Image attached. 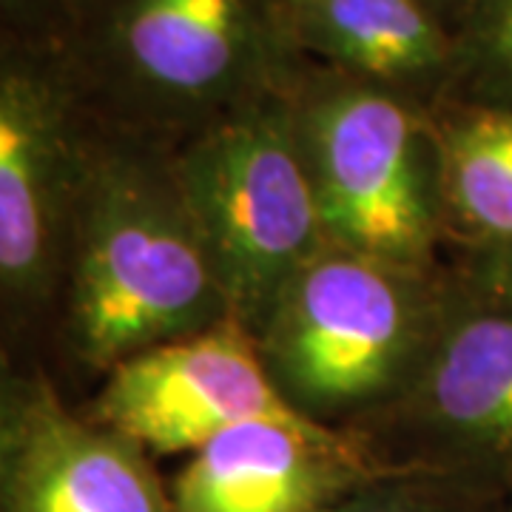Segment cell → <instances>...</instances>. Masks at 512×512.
I'll return each mask as SVG.
<instances>
[{"label": "cell", "mask_w": 512, "mask_h": 512, "mask_svg": "<svg viewBox=\"0 0 512 512\" xmlns=\"http://www.w3.org/2000/svg\"><path fill=\"white\" fill-rule=\"evenodd\" d=\"M421 3H424V6H430V9H433V12H436V15L450 26V29H453V26H456V20L464 15V9H467L473 0H421Z\"/></svg>", "instance_id": "ac0fdd59"}, {"label": "cell", "mask_w": 512, "mask_h": 512, "mask_svg": "<svg viewBox=\"0 0 512 512\" xmlns=\"http://www.w3.org/2000/svg\"><path fill=\"white\" fill-rule=\"evenodd\" d=\"M291 94L268 97L168 146L231 316L254 336L293 274L330 245Z\"/></svg>", "instance_id": "8992f818"}, {"label": "cell", "mask_w": 512, "mask_h": 512, "mask_svg": "<svg viewBox=\"0 0 512 512\" xmlns=\"http://www.w3.org/2000/svg\"><path fill=\"white\" fill-rule=\"evenodd\" d=\"M80 410L151 458L191 456L245 421L299 416L237 319L131 356Z\"/></svg>", "instance_id": "ba28073f"}, {"label": "cell", "mask_w": 512, "mask_h": 512, "mask_svg": "<svg viewBox=\"0 0 512 512\" xmlns=\"http://www.w3.org/2000/svg\"><path fill=\"white\" fill-rule=\"evenodd\" d=\"M92 123L63 49L0 40V342L40 370Z\"/></svg>", "instance_id": "5b68a950"}, {"label": "cell", "mask_w": 512, "mask_h": 512, "mask_svg": "<svg viewBox=\"0 0 512 512\" xmlns=\"http://www.w3.org/2000/svg\"><path fill=\"white\" fill-rule=\"evenodd\" d=\"M234 319L171 148L94 117L49 353L83 379Z\"/></svg>", "instance_id": "6da1fadb"}, {"label": "cell", "mask_w": 512, "mask_h": 512, "mask_svg": "<svg viewBox=\"0 0 512 512\" xmlns=\"http://www.w3.org/2000/svg\"><path fill=\"white\" fill-rule=\"evenodd\" d=\"M453 46L441 106L512 109V0H473L453 26Z\"/></svg>", "instance_id": "4fadbf2b"}, {"label": "cell", "mask_w": 512, "mask_h": 512, "mask_svg": "<svg viewBox=\"0 0 512 512\" xmlns=\"http://www.w3.org/2000/svg\"><path fill=\"white\" fill-rule=\"evenodd\" d=\"M501 498L456 478L399 470L348 495L325 512H495Z\"/></svg>", "instance_id": "5bb4252c"}, {"label": "cell", "mask_w": 512, "mask_h": 512, "mask_svg": "<svg viewBox=\"0 0 512 512\" xmlns=\"http://www.w3.org/2000/svg\"><path fill=\"white\" fill-rule=\"evenodd\" d=\"M43 376L46 370L26 365L0 342V512L6 510L12 473L26 439V427Z\"/></svg>", "instance_id": "9a60e30c"}, {"label": "cell", "mask_w": 512, "mask_h": 512, "mask_svg": "<svg viewBox=\"0 0 512 512\" xmlns=\"http://www.w3.org/2000/svg\"><path fill=\"white\" fill-rule=\"evenodd\" d=\"M444 239L467 251L512 239V109L439 106Z\"/></svg>", "instance_id": "7c38bea8"}, {"label": "cell", "mask_w": 512, "mask_h": 512, "mask_svg": "<svg viewBox=\"0 0 512 512\" xmlns=\"http://www.w3.org/2000/svg\"><path fill=\"white\" fill-rule=\"evenodd\" d=\"M296 3H305V0H293V6H296Z\"/></svg>", "instance_id": "d6986e66"}, {"label": "cell", "mask_w": 512, "mask_h": 512, "mask_svg": "<svg viewBox=\"0 0 512 512\" xmlns=\"http://www.w3.org/2000/svg\"><path fill=\"white\" fill-rule=\"evenodd\" d=\"M444 271H413L328 245L279 293L256 345L305 419L362 430L407 393L439 328Z\"/></svg>", "instance_id": "3957f363"}, {"label": "cell", "mask_w": 512, "mask_h": 512, "mask_svg": "<svg viewBox=\"0 0 512 512\" xmlns=\"http://www.w3.org/2000/svg\"><path fill=\"white\" fill-rule=\"evenodd\" d=\"M399 470L356 430L288 416L220 433L168 490L174 512H325Z\"/></svg>", "instance_id": "9c48e42d"}, {"label": "cell", "mask_w": 512, "mask_h": 512, "mask_svg": "<svg viewBox=\"0 0 512 512\" xmlns=\"http://www.w3.org/2000/svg\"><path fill=\"white\" fill-rule=\"evenodd\" d=\"M296 32L313 66L439 109L453 77V29L421 0H305Z\"/></svg>", "instance_id": "8fae6325"}, {"label": "cell", "mask_w": 512, "mask_h": 512, "mask_svg": "<svg viewBox=\"0 0 512 512\" xmlns=\"http://www.w3.org/2000/svg\"><path fill=\"white\" fill-rule=\"evenodd\" d=\"M453 274L461 276L467 285H473L478 291L512 299V239L493 248L467 251Z\"/></svg>", "instance_id": "e0dca14e"}, {"label": "cell", "mask_w": 512, "mask_h": 512, "mask_svg": "<svg viewBox=\"0 0 512 512\" xmlns=\"http://www.w3.org/2000/svg\"><path fill=\"white\" fill-rule=\"evenodd\" d=\"M507 512H512V507H510V510H507Z\"/></svg>", "instance_id": "ffe728a7"}, {"label": "cell", "mask_w": 512, "mask_h": 512, "mask_svg": "<svg viewBox=\"0 0 512 512\" xmlns=\"http://www.w3.org/2000/svg\"><path fill=\"white\" fill-rule=\"evenodd\" d=\"M356 433L393 467L512 495V299L450 274L416 379Z\"/></svg>", "instance_id": "52a82bcc"}, {"label": "cell", "mask_w": 512, "mask_h": 512, "mask_svg": "<svg viewBox=\"0 0 512 512\" xmlns=\"http://www.w3.org/2000/svg\"><path fill=\"white\" fill-rule=\"evenodd\" d=\"M92 114L163 146L311 72L293 0H74L63 40Z\"/></svg>", "instance_id": "7a4b0ae2"}, {"label": "cell", "mask_w": 512, "mask_h": 512, "mask_svg": "<svg viewBox=\"0 0 512 512\" xmlns=\"http://www.w3.org/2000/svg\"><path fill=\"white\" fill-rule=\"evenodd\" d=\"M3 512H174L154 458L74 410L46 373Z\"/></svg>", "instance_id": "30bf717a"}, {"label": "cell", "mask_w": 512, "mask_h": 512, "mask_svg": "<svg viewBox=\"0 0 512 512\" xmlns=\"http://www.w3.org/2000/svg\"><path fill=\"white\" fill-rule=\"evenodd\" d=\"M72 12L74 0H0V40L63 49Z\"/></svg>", "instance_id": "2e32d148"}, {"label": "cell", "mask_w": 512, "mask_h": 512, "mask_svg": "<svg viewBox=\"0 0 512 512\" xmlns=\"http://www.w3.org/2000/svg\"><path fill=\"white\" fill-rule=\"evenodd\" d=\"M293 123L330 245L413 271H441L436 109L311 66Z\"/></svg>", "instance_id": "277c9868"}]
</instances>
